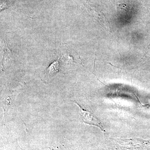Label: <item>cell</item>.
<instances>
[{
  "mask_svg": "<svg viewBox=\"0 0 150 150\" xmlns=\"http://www.w3.org/2000/svg\"><path fill=\"white\" fill-rule=\"evenodd\" d=\"M80 108V115L81 122L89 125L97 126L99 128L103 133H105L104 127L99 119L94 114L89 110L84 109L81 105L75 101Z\"/></svg>",
  "mask_w": 150,
  "mask_h": 150,
  "instance_id": "6da1fadb",
  "label": "cell"
}]
</instances>
